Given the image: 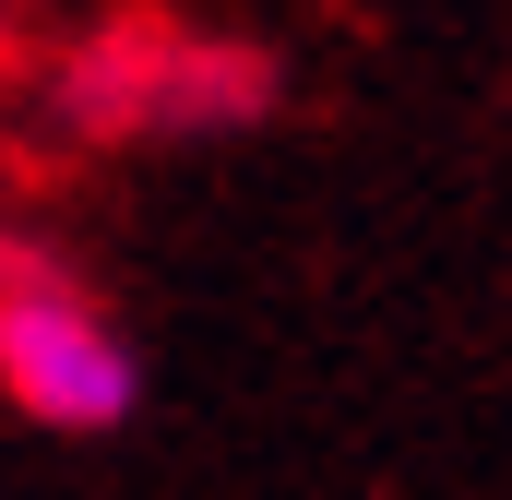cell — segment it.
Segmentation results:
<instances>
[{"instance_id": "6da1fadb", "label": "cell", "mask_w": 512, "mask_h": 500, "mask_svg": "<svg viewBox=\"0 0 512 500\" xmlns=\"http://www.w3.org/2000/svg\"><path fill=\"white\" fill-rule=\"evenodd\" d=\"M274 108V60L191 24H96L60 60V120L96 143H167V131H239Z\"/></svg>"}, {"instance_id": "7a4b0ae2", "label": "cell", "mask_w": 512, "mask_h": 500, "mask_svg": "<svg viewBox=\"0 0 512 500\" xmlns=\"http://www.w3.org/2000/svg\"><path fill=\"white\" fill-rule=\"evenodd\" d=\"M0 393L60 429V441H96L143 405V358L108 322V298H84L72 274L48 262H0Z\"/></svg>"}, {"instance_id": "3957f363", "label": "cell", "mask_w": 512, "mask_h": 500, "mask_svg": "<svg viewBox=\"0 0 512 500\" xmlns=\"http://www.w3.org/2000/svg\"><path fill=\"white\" fill-rule=\"evenodd\" d=\"M0 24H12V0H0Z\"/></svg>"}]
</instances>
